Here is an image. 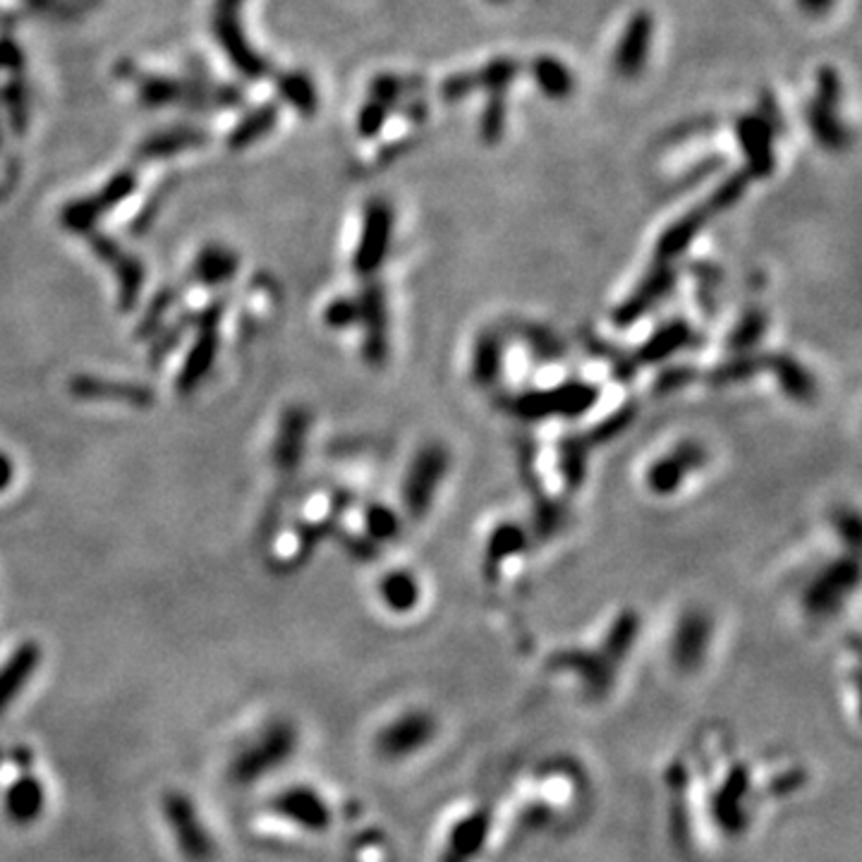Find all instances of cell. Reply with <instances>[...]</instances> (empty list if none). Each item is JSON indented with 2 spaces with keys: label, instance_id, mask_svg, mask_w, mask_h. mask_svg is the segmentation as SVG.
I'll return each instance as SVG.
<instances>
[{
  "label": "cell",
  "instance_id": "cell-1",
  "mask_svg": "<svg viewBox=\"0 0 862 862\" xmlns=\"http://www.w3.org/2000/svg\"><path fill=\"white\" fill-rule=\"evenodd\" d=\"M298 747V731L288 721H273L266 726L255 741H249L243 750H240L228 774L235 785H252L255 781L264 779L266 774H273L276 769H281L290 757H293Z\"/></svg>",
  "mask_w": 862,
  "mask_h": 862
},
{
  "label": "cell",
  "instance_id": "cell-2",
  "mask_svg": "<svg viewBox=\"0 0 862 862\" xmlns=\"http://www.w3.org/2000/svg\"><path fill=\"white\" fill-rule=\"evenodd\" d=\"M163 819L168 824L177 851L189 862H209L213 858V836L205 827L193 797L180 791L163 795Z\"/></svg>",
  "mask_w": 862,
  "mask_h": 862
},
{
  "label": "cell",
  "instance_id": "cell-3",
  "mask_svg": "<svg viewBox=\"0 0 862 862\" xmlns=\"http://www.w3.org/2000/svg\"><path fill=\"white\" fill-rule=\"evenodd\" d=\"M449 461L451 458L446 449L436 446V443H429V446H424L415 455V461L408 470V479H405L403 487L405 503H408L412 515H424L429 511L441 479L449 470Z\"/></svg>",
  "mask_w": 862,
  "mask_h": 862
},
{
  "label": "cell",
  "instance_id": "cell-4",
  "mask_svg": "<svg viewBox=\"0 0 862 862\" xmlns=\"http://www.w3.org/2000/svg\"><path fill=\"white\" fill-rule=\"evenodd\" d=\"M223 314V302H213L207 312L197 316V338L195 346L189 350L187 360L183 364L180 374H177V391L193 393L205 376L211 372L215 352H219V322Z\"/></svg>",
  "mask_w": 862,
  "mask_h": 862
},
{
  "label": "cell",
  "instance_id": "cell-5",
  "mask_svg": "<svg viewBox=\"0 0 862 862\" xmlns=\"http://www.w3.org/2000/svg\"><path fill=\"white\" fill-rule=\"evenodd\" d=\"M704 465V451L697 443H680L678 449L666 453L664 458H659L650 470H646V487H650L659 497L664 493H674L680 489L688 475H692L697 467Z\"/></svg>",
  "mask_w": 862,
  "mask_h": 862
},
{
  "label": "cell",
  "instance_id": "cell-6",
  "mask_svg": "<svg viewBox=\"0 0 862 862\" xmlns=\"http://www.w3.org/2000/svg\"><path fill=\"white\" fill-rule=\"evenodd\" d=\"M652 36H654V18L650 12L642 10L638 15L630 18L614 56V68L620 78L632 80L642 72L646 56H650L652 48Z\"/></svg>",
  "mask_w": 862,
  "mask_h": 862
},
{
  "label": "cell",
  "instance_id": "cell-7",
  "mask_svg": "<svg viewBox=\"0 0 862 862\" xmlns=\"http://www.w3.org/2000/svg\"><path fill=\"white\" fill-rule=\"evenodd\" d=\"M709 640H712V618L700 611V608H690V611L683 614L674 632V644H671L674 662L680 668L700 666Z\"/></svg>",
  "mask_w": 862,
  "mask_h": 862
},
{
  "label": "cell",
  "instance_id": "cell-8",
  "mask_svg": "<svg viewBox=\"0 0 862 862\" xmlns=\"http://www.w3.org/2000/svg\"><path fill=\"white\" fill-rule=\"evenodd\" d=\"M391 228H393V213L388 205L376 201V205H372L370 211H366L362 243L358 249V257H354V269H358V273L366 276L378 269V264L384 261L388 252Z\"/></svg>",
  "mask_w": 862,
  "mask_h": 862
},
{
  "label": "cell",
  "instance_id": "cell-9",
  "mask_svg": "<svg viewBox=\"0 0 862 862\" xmlns=\"http://www.w3.org/2000/svg\"><path fill=\"white\" fill-rule=\"evenodd\" d=\"M271 807L281 817L295 822L298 827L310 831H322L328 827V822H331V815H328V807L319 793L312 789H302V785L278 793Z\"/></svg>",
  "mask_w": 862,
  "mask_h": 862
},
{
  "label": "cell",
  "instance_id": "cell-10",
  "mask_svg": "<svg viewBox=\"0 0 862 862\" xmlns=\"http://www.w3.org/2000/svg\"><path fill=\"white\" fill-rule=\"evenodd\" d=\"M735 135L747 161V173L765 177L774 168V154H771V137L774 130L769 128L765 118L747 116L735 123Z\"/></svg>",
  "mask_w": 862,
  "mask_h": 862
},
{
  "label": "cell",
  "instance_id": "cell-11",
  "mask_svg": "<svg viewBox=\"0 0 862 862\" xmlns=\"http://www.w3.org/2000/svg\"><path fill=\"white\" fill-rule=\"evenodd\" d=\"M858 566L853 561L834 563L827 573H822L807 592V608L819 616L834 611L841 604L848 590L855 587Z\"/></svg>",
  "mask_w": 862,
  "mask_h": 862
},
{
  "label": "cell",
  "instance_id": "cell-12",
  "mask_svg": "<svg viewBox=\"0 0 862 862\" xmlns=\"http://www.w3.org/2000/svg\"><path fill=\"white\" fill-rule=\"evenodd\" d=\"M429 731L431 721L424 714H405L378 733L376 750L384 757H405L417 750L415 745L424 743Z\"/></svg>",
  "mask_w": 862,
  "mask_h": 862
},
{
  "label": "cell",
  "instance_id": "cell-13",
  "mask_svg": "<svg viewBox=\"0 0 862 862\" xmlns=\"http://www.w3.org/2000/svg\"><path fill=\"white\" fill-rule=\"evenodd\" d=\"M307 429H310V417L304 410L293 408L283 415L281 429H278V436L273 443V461L283 473L295 470L300 465Z\"/></svg>",
  "mask_w": 862,
  "mask_h": 862
},
{
  "label": "cell",
  "instance_id": "cell-14",
  "mask_svg": "<svg viewBox=\"0 0 862 862\" xmlns=\"http://www.w3.org/2000/svg\"><path fill=\"white\" fill-rule=\"evenodd\" d=\"M70 391H72V396H80L84 400L116 398V400H123L128 405H135V408H149L151 400H154L151 391L144 386L125 384V382H106V378H94V376L72 378Z\"/></svg>",
  "mask_w": 862,
  "mask_h": 862
},
{
  "label": "cell",
  "instance_id": "cell-15",
  "mask_svg": "<svg viewBox=\"0 0 862 862\" xmlns=\"http://www.w3.org/2000/svg\"><path fill=\"white\" fill-rule=\"evenodd\" d=\"M39 659L42 652L36 650V644H22L20 650L8 659V664L0 671V709L24 688V683L32 678Z\"/></svg>",
  "mask_w": 862,
  "mask_h": 862
},
{
  "label": "cell",
  "instance_id": "cell-16",
  "mask_svg": "<svg viewBox=\"0 0 862 862\" xmlns=\"http://www.w3.org/2000/svg\"><path fill=\"white\" fill-rule=\"evenodd\" d=\"M5 809L10 819L30 824L42 815L44 809V785L34 777H22L5 795Z\"/></svg>",
  "mask_w": 862,
  "mask_h": 862
},
{
  "label": "cell",
  "instance_id": "cell-17",
  "mask_svg": "<svg viewBox=\"0 0 862 862\" xmlns=\"http://www.w3.org/2000/svg\"><path fill=\"white\" fill-rule=\"evenodd\" d=\"M834 110L836 108H831V106L824 104V101L815 98L813 104L807 106V125H809V130H813L815 139L822 147L839 151V149H843L848 144V139H851V137H848L846 125L834 116Z\"/></svg>",
  "mask_w": 862,
  "mask_h": 862
},
{
  "label": "cell",
  "instance_id": "cell-18",
  "mask_svg": "<svg viewBox=\"0 0 862 862\" xmlns=\"http://www.w3.org/2000/svg\"><path fill=\"white\" fill-rule=\"evenodd\" d=\"M532 78H535L541 92L549 98H568L575 89L573 72L568 70L566 62L551 56H541L532 62Z\"/></svg>",
  "mask_w": 862,
  "mask_h": 862
},
{
  "label": "cell",
  "instance_id": "cell-19",
  "mask_svg": "<svg viewBox=\"0 0 862 862\" xmlns=\"http://www.w3.org/2000/svg\"><path fill=\"white\" fill-rule=\"evenodd\" d=\"M709 213H712V209L704 205L700 209L690 211L688 215H683L676 225H671L666 235L659 240V259L678 257L690 240L697 235V231H700L702 223L709 219Z\"/></svg>",
  "mask_w": 862,
  "mask_h": 862
},
{
  "label": "cell",
  "instance_id": "cell-20",
  "mask_svg": "<svg viewBox=\"0 0 862 862\" xmlns=\"http://www.w3.org/2000/svg\"><path fill=\"white\" fill-rule=\"evenodd\" d=\"M378 594H382V599L393 611H410L420 602V585H417V580L408 570H393L378 582Z\"/></svg>",
  "mask_w": 862,
  "mask_h": 862
},
{
  "label": "cell",
  "instance_id": "cell-21",
  "mask_svg": "<svg viewBox=\"0 0 862 862\" xmlns=\"http://www.w3.org/2000/svg\"><path fill=\"white\" fill-rule=\"evenodd\" d=\"M195 273L201 283L207 286H221L228 278H233L235 273V257L228 255L223 249H209L199 257Z\"/></svg>",
  "mask_w": 862,
  "mask_h": 862
},
{
  "label": "cell",
  "instance_id": "cell-22",
  "mask_svg": "<svg viewBox=\"0 0 862 862\" xmlns=\"http://www.w3.org/2000/svg\"><path fill=\"white\" fill-rule=\"evenodd\" d=\"M517 72H520V62L511 58H497L475 72V82L477 86L487 89L491 94H503L505 86L517 78Z\"/></svg>",
  "mask_w": 862,
  "mask_h": 862
},
{
  "label": "cell",
  "instance_id": "cell-23",
  "mask_svg": "<svg viewBox=\"0 0 862 862\" xmlns=\"http://www.w3.org/2000/svg\"><path fill=\"white\" fill-rule=\"evenodd\" d=\"M503 125H505L503 94H493L485 108V116H481V123H479L481 139H485L487 144H497L503 135Z\"/></svg>",
  "mask_w": 862,
  "mask_h": 862
},
{
  "label": "cell",
  "instance_id": "cell-24",
  "mask_svg": "<svg viewBox=\"0 0 862 862\" xmlns=\"http://www.w3.org/2000/svg\"><path fill=\"white\" fill-rule=\"evenodd\" d=\"M501 366V343L497 338H481L475 352V374L477 378H489Z\"/></svg>",
  "mask_w": 862,
  "mask_h": 862
},
{
  "label": "cell",
  "instance_id": "cell-25",
  "mask_svg": "<svg viewBox=\"0 0 862 862\" xmlns=\"http://www.w3.org/2000/svg\"><path fill=\"white\" fill-rule=\"evenodd\" d=\"M747 180H750V175H747V173H735V175H731L729 180H724V183L719 185V189L712 195V199L707 201V207L712 209V211H719V209L731 207L733 201H738L741 195L745 193Z\"/></svg>",
  "mask_w": 862,
  "mask_h": 862
},
{
  "label": "cell",
  "instance_id": "cell-26",
  "mask_svg": "<svg viewBox=\"0 0 862 862\" xmlns=\"http://www.w3.org/2000/svg\"><path fill=\"white\" fill-rule=\"evenodd\" d=\"M324 322L331 328H350L360 322V302L354 300H334L324 310Z\"/></svg>",
  "mask_w": 862,
  "mask_h": 862
},
{
  "label": "cell",
  "instance_id": "cell-27",
  "mask_svg": "<svg viewBox=\"0 0 862 862\" xmlns=\"http://www.w3.org/2000/svg\"><path fill=\"white\" fill-rule=\"evenodd\" d=\"M398 529V517L393 515L384 505H374L366 513V532L372 539H391Z\"/></svg>",
  "mask_w": 862,
  "mask_h": 862
},
{
  "label": "cell",
  "instance_id": "cell-28",
  "mask_svg": "<svg viewBox=\"0 0 862 862\" xmlns=\"http://www.w3.org/2000/svg\"><path fill=\"white\" fill-rule=\"evenodd\" d=\"M841 94H843V86H841L839 74H836L831 68H822L819 78H817V98L824 101L827 106L836 108L841 101Z\"/></svg>",
  "mask_w": 862,
  "mask_h": 862
},
{
  "label": "cell",
  "instance_id": "cell-29",
  "mask_svg": "<svg viewBox=\"0 0 862 862\" xmlns=\"http://www.w3.org/2000/svg\"><path fill=\"white\" fill-rule=\"evenodd\" d=\"M475 89H477L475 72H463V74H453V78L443 82L441 94H443V98L449 101V104H453V101H461L467 94H473Z\"/></svg>",
  "mask_w": 862,
  "mask_h": 862
},
{
  "label": "cell",
  "instance_id": "cell-30",
  "mask_svg": "<svg viewBox=\"0 0 862 862\" xmlns=\"http://www.w3.org/2000/svg\"><path fill=\"white\" fill-rule=\"evenodd\" d=\"M386 113H388V108H386V104H382V101L366 108V116L362 118V132H364L366 137H372V135L384 125Z\"/></svg>",
  "mask_w": 862,
  "mask_h": 862
},
{
  "label": "cell",
  "instance_id": "cell-31",
  "mask_svg": "<svg viewBox=\"0 0 862 862\" xmlns=\"http://www.w3.org/2000/svg\"><path fill=\"white\" fill-rule=\"evenodd\" d=\"M12 463L5 453H0V491H5L12 481Z\"/></svg>",
  "mask_w": 862,
  "mask_h": 862
},
{
  "label": "cell",
  "instance_id": "cell-32",
  "mask_svg": "<svg viewBox=\"0 0 862 862\" xmlns=\"http://www.w3.org/2000/svg\"><path fill=\"white\" fill-rule=\"evenodd\" d=\"M831 3L834 0H801V5L809 12H824Z\"/></svg>",
  "mask_w": 862,
  "mask_h": 862
},
{
  "label": "cell",
  "instance_id": "cell-33",
  "mask_svg": "<svg viewBox=\"0 0 862 862\" xmlns=\"http://www.w3.org/2000/svg\"><path fill=\"white\" fill-rule=\"evenodd\" d=\"M493 3H505V0H493Z\"/></svg>",
  "mask_w": 862,
  "mask_h": 862
}]
</instances>
